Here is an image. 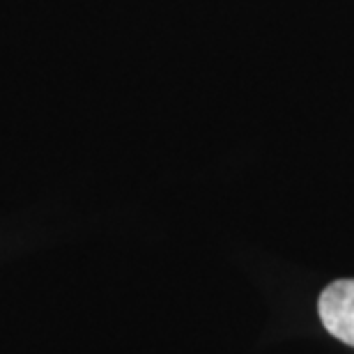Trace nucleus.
Returning a JSON list of instances; mask_svg holds the SVG:
<instances>
[{
  "label": "nucleus",
  "instance_id": "obj_1",
  "mask_svg": "<svg viewBox=\"0 0 354 354\" xmlns=\"http://www.w3.org/2000/svg\"><path fill=\"white\" fill-rule=\"evenodd\" d=\"M324 329L354 348V279L334 281L322 290L317 301Z\"/></svg>",
  "mask_w": 354,
  "mask_h": 354
}]
</instances>
